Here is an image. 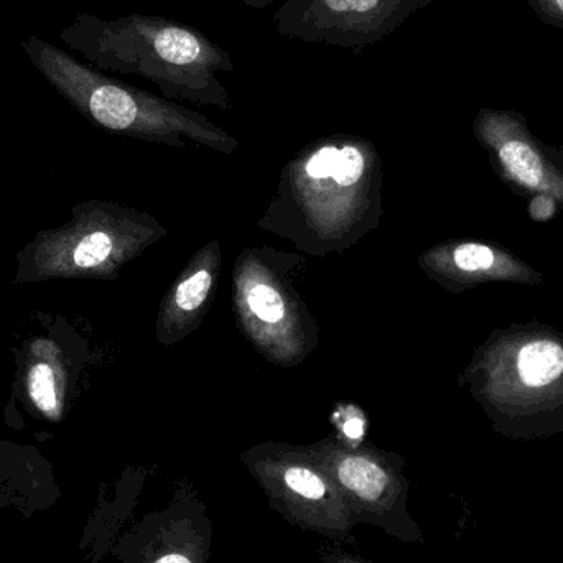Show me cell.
Segmentation results:
<instances>
[{
  "mask_svg": "<svg viewBox=\"0 0 563 563\" xmlns=\"http://www.w3.org/2000/svg\"><path fill=\"white\" fill-rule=\"evenodd\" d=\"M58 38L99 71L148 79L168 99L231 108L218 75L234 71L233 58L197 26L139 12L114 20L81 12Z\"/></svg>",
  "mask_w": 563,
  "mask_h": 563,
  "instance_id": "6da1fadb",
  "label": "cell"
},
{
  "mask_svg": "<svg viewBox=\"0 0 563 563\" xmlns=\"http://www.w3.org/2000/svg\"><path fill=\"white\" fill-rule=\"evenodd\" d=\"M20 46L43 79L98 128L167 144L188 137L218 148L236 145L198 112L111 78L40 36H29Z\"/></svg>",
  "mask_w": 563,
  "mask_h": 563,
  "instance_id": "7a4b0ae2",
  "label": "cell"
},
{
  "mask_svg": "<svg viewBox=\"0 0 563 563\" xmlns=\"http://www.w3.org/2000/svg\"><path fill=\"white\" fill-rule=\"evenodd\" d=\"M137 238L129 217L111 205H76L71 220L43 230L16 254L15 284L109 279L134 253Z\"/></svg>",
  "mask_w": 563,
  "mask_h": 563,
  "instance_id": "3957f363",
  "label": "cell"
},
{
  "mask_svg": "<svg viewBox=\"0 0 563 563\" xmlns=\"http://www.w3.org/2000/svg\"><path fill=\"white\" fill-rule=\"evenodd\" d=\"M433 0H287L274 13L282 36L353 53L383 42Z\"/></svg>",
  "mask_w": 563,
  "mask_h": 563,
  "instance_id": "277c9868",
  "label": "cell"
},
{
  "mask_svg": "<svg viewBox=\"0 0 563 563\" xmlns=\"http://www.w3.org/2000/svg\"><path fill=\"white\" fill-rule=\"evenodd\" d=\"M271 505L290 525L346 541L356 521L346 499L314 456L276 453L250 462Z\"/></svg>",
  "mask_w": 563,
  "mask_h": 563,
  "instance_id": "5b68a950",
  "label": "cell"
},
{
  "mask_svg": "<svg viewBox=\"0 0 563 563\" xmlns=\"http://www.w3.org/2000/svg\"><path fill=\"white\" fill-rule=\"evenodd\" d=\"M313 456L346 499L356 525L376 526L404 542H423L407 511L409 485L393 463L343 446H321Z\"/></svg>",
  "mask_w": 563,
  "mask_h": 563,
  "instance_id": "8992f818",
  "label": "cell"
},
{
  "mask_svg": "<svg viewBox=\"0 0 563 563\" xmlns=\"http://www.w3.org/2000/svg\"><path fill=\"white\" fill-rule=\"evenodd\" d=\"M33 336L16 350V386L32 416L49 423L65 420L71 394V330Z\"/></svg>",
  "mask_w": 563,
  "mask_h": 563,
  "instance_id": "52a82bcc",
  "label": "cell"
},
{
  "mask_svg": "<svg viewBox=\"0 0 563 563\" xmlns=\"http://www.w3.org/2000/svg\"><path fill=\"white\" fill-rule=\"evenodd\" d=\"M62 495L52 463L38 450L0 440V508L32 519Z\"/></svg>",
  "mask_w": 563,
  "mask_h": 563,
  "instance_id": "ba28073f",
  "label": "cell"
},
{
  "mask_svg": "<svg viewBox=\"0 0 563 563\" xmlns=\"http://www.w3.org/2000/svg\"><path fill=\"white\" fill-rule=\"evenodd\" d=\"M208 545L210 536L195 529V522L181 518L174 508L155 528L142 563H207Z\"/></svg>",
  "mask_w": 563,
  "mask_h": 563,
  "instance_id": "9c48e42d",
  "label": "cell"
},
{
  "mask_svg": "<svg viewBox=\"0 0 563 563\" xmlns=\"http://www.w3.org/2000/svg\"><path fill=\"white\" fill-rule=\"evenodd\" d=\"M518 369L529 386H548L562 376L563 347L549 340L532 341L519 353Z\"/></svg>",
  "mask_w": 563,
  "mask_h": 563,
  "instance_id": "30bf717a",
  "label": "cell"
},
{
  "mask_svg": "<svg viewBox=\"0 0 563 563\" xmlns=\"http://www.w3.org/2000/svg\"><path fill=\"white\" fill-rule=\"evenodd\" d=\"M213 287V274L201 269L178 285L175 291V303L181 311H194L203 305Z\"/></svg>",
  "mask_w": 563,
  "mask_h": 563,
  "instance_id": "8fae6325",
  "label": "cell"
},
{
  "mask_svg": "<svg viewBox=\"0 0 563 563\" xmlns=\"http://www.w3.org/2000/svg\"><path fill=\"white\" fill-rule=\"evenodd\" d=\"M247 301H250L253 313L266 323H277L284 317V301H282L280 295L269 285H256L250 291Z\"/></svg>",
  "mask_w": 563,
  "mask_h": 563,
  "instance_id": "7c38bea8",
  "label": "cell"
},
{
  "mask_svg": "<svg viewBox=\"0 0 563 563\" xmlns=\"http://www.w3.org/2000/svg\"><path fill=\"white\" fill-rule=\"evenodd\" d=\"M453 260L460 269L475 273V271L489 269L495 264V253L492 247L483 246V244H462L456 247Z\"/></svg>",
  "mask_w": 563,
  "mask_h": 563,
  "instance_id": "4fadbf2b",
  "label": "cell"
},
{
  "mask_svg": "<svg viewBox=\"0 0 563 563\" xmlns=\"http://www.w3.org/2000/svg\"><path fill=\"white\" fill-rule=\"evenodd\" d=\"M528 3L542 23L563 30V0H528Z\"/></svg>",
  "mask_w": 563,
  "mask_h": 563,
  "instance_id": "5bb4252c",
  "label": "cell"
},
{
  "mask_svg": "<svg viewBox=\"0 0 563 563\" xmlns=\"http://www.w3.org/2000/svg\"><path fill=\"white\" fill-rule=\"evenodd\" d=\"M320 563H371L364 559L356 558V555L344 554V552H331L324 555Z\"/></svg>",
  "mask_w": 563,
  "mask_h": 563,
  "instance_id": "9a60e30c",
  "label": "cell"
},
{
  "mask_svg": "<svg viewBox=\"0 0 563 563\" xmlns=\"http://www.w3.org/2000/svg\"><path fill=\"white\" fill-rule=\"evenodd\" d=\"M344 432L350 439H360L363 435V422L360 419L350 420V422L344 426Z\"/></svg>",
  "mask_w": 563,
  "mask_h": 563,
  "instance_id": "2e32d148",
  "label": "cell"
},
{
  "mask_svg": "<svg viewBox=\"0 0 563 563\" xmlns=\"http://www.w3.org/2000/svg\"><path fill=\"white\" fill-rule=\"evenodd\" d=\"M241 2H243V5L247 7V9L264 10L279 2V0H241Z\"/></svg>",
  "mask_w": 563,
  "mask_h": 563,
  "instance_id": "e0dca14e",
  "label": "cell"
}]
</instances>
